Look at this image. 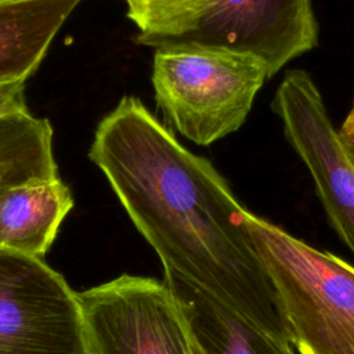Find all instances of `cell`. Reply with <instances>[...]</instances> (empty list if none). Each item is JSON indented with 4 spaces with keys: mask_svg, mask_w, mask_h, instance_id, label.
<instances>
[{
    "mask_svg": "<svg viewBox=\"0 0 354 354\" xmlns=\"http://www.w3.org/2000/svg\"><path fill=\"white\" fill-rule=\"evenodd\" d=\"M90 160L163 263L261 330L288 340L245 209L213 165L183 147L134 95L98 123Z\"/></svg>",
    "mask_w": 354,
    "mask_h": 354,
    "instance_id": "obj_1",
    "label": "cell"
},
{
    "mask_svg": "<svg viewBox=\"0 0 354 354\" xmlns=\"http://www.w3.org/2000/svg\"><path fill=\"white\" fill-rule=\"evenodd\" d=\"M245 224L299 354H354V266L249 210Z\"/></svg>",
    "mask_w": 354,
    "mask_h": 354,
    "instance_id": "obj_2",
    "label": "cell"
},
{
    "mask_svg": "<svg viewBox=\"0 0 354 354\" xmlns=\"http://www.w3.org/2000/svg\"><path fill=\"white\" fill-rule=\"evenodd\" d=\"M267 79L266 65L249 53L192 41L155 47L158 108L170 126L198 145L236 131Z\"/></svg>",
    "mask_w": 354,
    "mask_h": 354,
    "instance_id": "obj_3",
    "label": "cell"
},
{
    "mask_svg": "<svg viewBox=\"0 0 354 354\" xmlns=\"http://www.w3.org/2000/svg\"><path fill=\"white\" fill-rule=\"evenodd\" d=\"M0 354H90L77 292L39 257L0 249Z\"/></svg>",
    "mask_w": 354,
    "mask_h": 354,
    "instance_id": "obj_4",
    "label": "cell"
},
{
    "mask_svg": "<svg viewBox=\"0 0 354 354\" xmlns=\"http://www.w3.org/2000/svg\"><path fill=\"white\" fill-rule=\"evenodd\" d=\"M90 354H194L167 283L123 274L77 292Z\"/></svg>",
    "mask_w": 354,
    "mask_h": 354,
    "instance_id": "obj_5",
    "label": "cell"
},
{
    "mask_svg": "<svg viewBox=\"0 0 354 354\" xmlns=\"http://www.w3.org/2000/svg\"><path fill=\"white\" fill-rule=\"evenodd\" d=\"M271 109L282 122L285 138L310 171L332 227L354 253V165L311 76L301 69L288 72Z\"/></svg>",
    "mask_w": 354,
    "mask_h": 354,
    "instance_id": "obj_6",
    "label": "cell"
},
{
    "mask_svg": "<svg viewBox=\"0 0 354 354\" xmlns=\"http://www.w3.org/2000/svg\"><path fill=\"white\" fill-rule=\"evenodd\" d=\"M174 41L249 53L266 65L271 77L317 47L318 24L311 0H202Z\"/></svg>",
    "mask_w": 354,
    "mask_h": 354,
    "instance_id": "obj_7",
    "label": "cell"
},
{
    "mask_svg": "<svg viewBox=\"0 0 354 354\" xmlns=\"http://www.w3.org/2000/svg\"><path fill=\"white\" fill-rule=\"evenodd\" d=\"M163 281L181 310L194 354H299L290 342L248 322L177 272L165 270Z\"/></svg>",
    "mask_w": 354,
    "mask_h": 354,
    "instance_id": "obj_8",
    "label": "cell"
},
{
    "mask_svg": "<svg viewBox=\"0 0 354 354\" xmlns=\"http://www.w3.org/2000/svg\"><path fill=\"white\" fill-rule=\"evenodd\" d=\"M72 207V192L61 177L1 189L0 249L41 259Z\"/></svg>",
    "mask_w": 354,
    "mask_h": 354,
    "instance_id": "obj_9",
    "label": "cell"
},
{
    "mask_svg": "<svg viewBox=\"0 0 354 354\" xmlns=\"http://www.w3.org/2000/svg\"><path fill=\"white\" fill-rule=\"evenodd\" d=\"M82 0H21L0 4V84L26 82Z\"/></svg>",
    "mask_w": 354,
    "mask_h": 354,
    "instance_id": "obj_10",
    "label": "cell"
},
{
    "mask_svg": "<svg viewBox=\"0 0 354 354\" xmlns=\"http://www.w3.org/2000/svg\"><path fill=\"white\" fill-rule=\"evenodd\" d=\"M58 176L48 119L30 112L0 118V191Z\"/></svg>",
    "mask_w": 354,
    "mask_h": 354,
    "instance_id": "obj_11",
    "label": "cell"
},
{
    "mask_svg": "<svg viewBox=\"0 0 354 354\" xmlns=\"http://www.w3.org/2000/svg\"><path fill=\"white\" fill-rule=\"evenodd\" d=\"M202 0H126L127 17L138 29L140 44L158 47L178 39Z\"/></svg>",
    "mask_w": 354,
    "mask_h": 354,
    "instance_id": "obj_12",
    "label": "cell"
},
{
    "mask_svg": "<svg viewBox=\"0 0 354 354\" xmlns=\"http://www.w3.org/2000/svg\"><path fill=\"white\" fill-rule=\"evenodd\" d=\"M26 82L0 84V118L29 112L25 98Z\"/></svg>",
    "mask_w": 354,
    "mask_h": 354,
    "instance_id": "obj_13",
    "label": "cell"
},
{
    "mask_svg": "<svg viewBox=\"0 0 354 354\" xmlns=\"http://www.w3.org/2000/svg\"><path fill=\"white\" fill-rule=\"evenodd\" d=\"M337 134L344 147L347 156L350 158L351 163L354 165V104H353L350 112L347 113L344 122L337 129Z\"/></svg>",
    "mask_w": 354,
    "mask_h": 354,
    "instance_id": "obj_14",
    "label": "cell"
},
{
    "mask_svg": "<svg viewBox=\"0 0 354 354\" xmlns=\"http://www.w3.org/2000/svg\"><path fill=\"white\" fill-rule=\"evenodd\" d=\"M14 1H21V0H0V4H7V3H14Z\"/></svg>",
    "mask_w": 354,
    "mask_h": 354,
    "instance_id": "obj_15",
    "label": "cell"
}]
</instances>
